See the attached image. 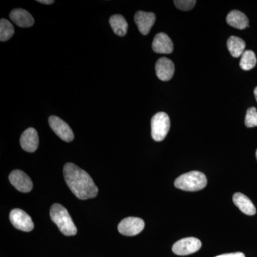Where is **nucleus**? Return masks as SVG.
<instances>
[{
	"label": "nucleus",
	"instance_id": "1",
	"mask_svg": "<svg viewBox=\"0 0 257 257\" xmlns=\"http://www.w3.org/2000/svg\"><path fill=\"white\" fill-rule=\"evenodd\" d=\"M66 183L78 199L86 200L96 197L98 188L90 175L73 163H67L64 167Z\"/></svg>",
	"mask_w": 257,
	"mask_h": 257
},
{
	"label": "nucleus",
	"instance_id": "2",
	"mask_svg": "<svg viewBox=\"0 0 257 257\" xmlns=\"http://www.w3.org/2000/svg\"><path fill=\"white\" fill-rule=\"evenodd\" d=\"M50 217L65 236L77 234V229L74 224L68 211L60 204H54L50 209Z\"/></svg>",
	"mask_w": 257,
	"mask_h": 257
},
{
	"label": "nucleus",
	"instance_id": "3",
	"mask_svg": "<svg viewBox=\"0 0 257 257\" xmlns=\"http://www.w3.org/2000/svg\"><path fill=\"white\" fill-rule=\"evenodd\" d=\"M207 179L202 172L192 171L184 174L176 179L175 185L177 188L187 192L202 190L207 186Z\"/></svg>",
	"mask_w": 257,
	"mask_h": 257
},
{
	"label": "nucleus",
	"instance_id": "4",
	"mask_svg": "<svg viewBox=\"0 0 257 257\" xmlns=\"http://www.w3.org/2000/svg\"><path fill=\"white\" fill-rule=\"evenodd\" d=\"M152 137L156 142L165 140L170 131V119L165 112L157 113L151 120Z\"/></svg>",
	"mask_w": 257,
	"mask_h": 257
},
{
	"label": "nucleus",
	"instance_id": "5",
	"mask_svg": "<svg viewBox=\"0 0 257 257\" xmlns=\"http://www.w3.org/2000/svg\"><path fill=\"white\" fill-rule=\"evenodd\" d=\"M202 247L200 240L195 237L184 238L179 240L172 246V251L179 256H186L197 252Z\"/></svg>",
	"mask_w": 257,
	"mask_h": 257
},
{
	"label": "nucleus",
	"instance_id": "6",
	"mask_svg": "<svg viewBox=\"0 0 257 257\" xmlns=\"http://www.w3.org/2000/svg\"><path fill=\"white\" fill-rule=\"evenodd\" d=\"M10 219L15 228L25 232L31 231L35 226L32 218L23 209H13L10 211Z\"/></svg>",
	"mask_w": 257,
	"mask_h": 257
},
{
	"label": "nucleus",
	"instance_id": "7",
	"mask_svg": "<svg viewBox=\"0 0 257 257\" xmlns=\"http://www.w3.org/2000/svg\"><path fill=\"white\" fill-rule=\"evenodd\" d=\"M145 221L143 219L138 217L125 218L122 219L119 225H118V230L120 234L124 235V236H135L140 234L143 231L145 228Z\"/></svg>",
	"mask_w": 257,
	"mask_h": 257
},
{
	"label": "nucleus",
	"instance_id": "8",
	"mask_svg": "<svg viewBox=\"0 0 257 257\" xmlns=\"http://www.w3.org/2000/svg\"><path fill=\"white\" fill-rule=\"evenodd\" d=\"M49 124L54 133L61 140L67 143L73 141L74 136L72 128L60 117L57 116H51L49 118Z\"/></svg>",
	"mask_w": 257,
	"mask_h": 257
},
{
	"label": "nucleus",
	"instance_id": "9",
	"mask_svg": "<svg viewBox=\"0 0 257 257\" xmlns=\"http://www.w3.org/2000/svg\"><path fill=\"white\" fill-rule=\"evenodd\" d=\"M10 183L20 192L28 193L33 188L31 179L23 171H13L9 176Z\"/></svg>",
	"mask_w": 257,
	"mask_h": 257
},
{
	"label": "nucleus",
	"instance_id": "10",
	"mask_svg": "<svg viewBox=\"0 0 257 257\" xmlns=\"http://www.w3.org/2000/svg\"><path fill=\"white\" fill-rule=\"evenodd\" d=\"M156 74L157 77L162 81L170 80L175 74V64L167 57H162L157 60L156 63Z\"/></svg>",
	"mask_w": 257,
	"mask_h": 257
},
{
	"label": "nucleus",
	"instance_id": "11",
	"mask_svg": "<svg viewBox=\"0 0 257 257\" xmlns=\"http://www.w3.org/2000/svg\"><path fill=\"white\" fill-rule=\"evenodd\" d=\"M155 20L156 17L152 13L139 11L135 16V22L138 25L139 31L143 35H147L150 33Z\"/></svg>",
	"mask_w": 257,
	"mask_h": 257
},
{
	"label": "nucleus",
	"instance_id": "12",
	"mask_svg": "<svg viewBox=\"0 0 257 257\" xmlns=\"http://www.w3.org/2000/svg\"><path fill=\"white\" fill-rule=\"evenodd\" d=\"M20 145L25 151L35 152L38 148L39 137L36 130L28 128L25 130L20 138Z\"/></svg>",
	"mask_w": 257,
	"mask_h": 257
},
{
	"label": "nucleus",
	"instance_id": "13",
	"mask_svg": "<svg viewBox=\"0 0 257 257\" xmlns=\"http://www.w3.org/2000/svg\"><path fill=\"white\" fill-rule=\"evenodd\" d=\"M152 47L154 52L158 54H170L174 50L173 42L170 37L163 32L155 36Z\"/></svg>",
	"mask_w": 257,
	"mask_h": 257
},
{
	"label": "nucleus",
	"instance_id": "14",
	"mask_svg": "<svg viewBox=\"0 0 257 257\" xmlns=\"http://www.w3.org/2000/svg\"><path fill=\"white\" fill-rule=\"evenodd\" d=\"M10 18L13 23L20 28H30L35 23V20L32 15L23 9L13 10L10 13Z\"/></svg>",
	"mask_w": 257,
	"mask_h": 257
},
{
	"label": "nucleus",
	"instance_id": "15",
	"mask_svg": "<svg viewBox=\"0 0 257 257\" xmlns=\"http://www.w3.org/2000/svg\"><path fill=\"white\" fill-rule=\"evenodd\" d=\"M233 202L243 214L246 215H254L256 212V207L252 202L244 194L241 193H235L233 196Z\"/></svg>",
	"mask_w": 257,
	"mask_h": 257
},
{
	"label": "nucleus",
	"instance_id": "16",
	"mask_svg": "<svg viewBox=\"0 0 257 257\" xmlns=\"http://www.w3.org/2000/svg\"><path fill=\"white\" fill-rule=\"evenodd\" d=\"M226 23L233 28L243 30L248 26V20L241 12L232 10L226 17Z\"/></svg>",
	"mask_w": 257,
	"mask_h": 257
},
{
	"label": "nucleus",
	"instance_id": "17",
	"mask_svg": "<svg viewBox=\"0 0 257 257\" xmlns=\"http://www.w3.org/2000/svg\"><path fill=\"white\" fill-rule=\"evenodd\" d=\"M109 24L113 31L118 36H124L127 32L128 24L124 17L121 15H114L111 16L109 19Z\"/></svg>",
	"mask_w": 257,
	"mask_h": 257
},
{
	"label": "nucleus",
	"instance_id": "18",
	"mask_svg": "<svg viewBox=\"0 0 257 257\" xmlns=\"http://www.w3.org/2000/svg\"><path fill=\"white\" fill-rule=\"evenodd\" d=\"M227 47L232 57H239L245 52L246 44L242 39L238 37H230L227 41Z\"/></svg>",
	"mask_w": 257,
	"mask_h": 257
},
{
	"label": "nucleus",
	"instance_id": "19",
	"mask_svg": "<svg viewBox=\"0 0 257 257\" xmlns=\"http://www.w3.org/2000/svg\"><path fill=\"white\" fill-rule=\"evenodd\" d=\"M240 67L243 70H251L256 64V57L254 52L251 50H246L241 55Z\"/></svg>",
	"mask_w": 257,
	"mask_h": 257
},
{
	"label": "nucleus",
	"instance_id": "20",
	"mask_svg": "<svg viewBox=\"0 0 257 257\" xmlns=\"http://www.w3.org/2000/svg\"><path fill=\"white\" fill-rule=\"evenodd\" d=\"M15 33L13 25L8 20L2 19L0 21V40L5 42L9 40Z\"/></svg>",
	"mask_w": 257,
	"mask_h": 257
},
{
	"label": "nucleus",
	"instance_id": "21",
	"mask_svg": "<svg viewBox=\"0 0 257 257\" xmlns=\"http://www.w3.org/2000/svg\"><path fill=\"white\" fill-rule=\"evenodd\" d=\"M245 125L246 127L251 128L257 126V110L255 107H250L246 111L245 117Z\"/></svg>",
	"mask_w": 257,
	"mask_h": 257
},
{
	"label": "nucleus",
	"instance_id": "22",
	"mask_svg": "<svg viewBox=\"0 0 257 257\" xmlns=\"http://www.w3.org/2000/svg\"><path fill=\"white\" fill-rule=\"evenodd\" d=\"M197 2L195 0H176L174 1L175 5L179 10L182 11H188L195 6Z\"/></svg>",
	"mask_w": 257,
	"mask_h": 257
},
{
	"label": "nucleus",
	"instance_id": "23",
	"mask_svg": "<svg viewBox=\"0 0 257 257\" xmlns=\"http://www.w3.org/2000/svg\"><path fill=\"white\" fill-rule=\"evenodd\" d=\"M215 257H245V255L241 252H235L229 253H224V254L219 255Z\"/></svg>",
	"mask_w": 257,
	"mask_h": 257
},
{
	"label": "nucleus",
	"instance_id": "24",
	"mask_svg": "<svg viewBox=\"0 0 257 257\" xmlns=\"http://www.w3.org/2000/svg\"><path fill=\"white\" fill-rule=\"evenodd\" d=\"M38 3L45 5H52L55 2H54L53 0H38Z\"/></svg>",
	"mask_w": 257,
	"mask_h": 257
},
{
	"label": "nucleus",
	"instance_id": "25",
	"mask_svg": "<svg viewBox=\"0 0 257 257\" xmlns=\"http://www.w3.org/2000/svg\"><path fill=\"white\" fill-rule=\"evenodd\" d=\"M254 96H255V98H256V101H257V87L256 88H255L254 89Z\"/></svg>",
	"mask_w": 257,
	"mask_h": 257
},
{
	"label": "nucleus",
	"instance_id": "26",
	"mask_svg": "<svg viewBox=\"0 0 257 257\" xmlns=\"http://www.w3.org/2000/svg\"><path fill=\"white\" fill-rule=\"evenodd\" d=\"M256 160H257V150H256Z\"/></svg>",
	"mask_w": 257,
	"mask_h": 257
}]
</instances>
